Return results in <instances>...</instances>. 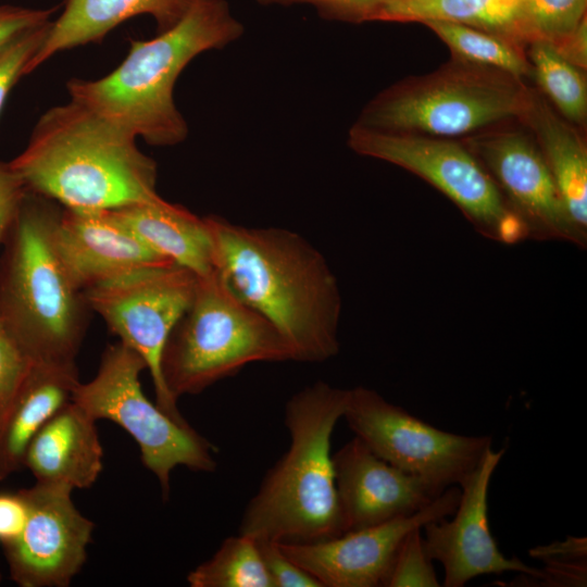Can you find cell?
I'll use <instances>...</instances> for the list:
<instances>
[{"instance_id": "obj_35", "label": "cell", "mask_w": 587, "mask_h": 587, "mask_svg": "<svg viewBox=\"0 0 587 587\" xmlns=\"http://www.w3.org/2000/svg\"><path fill=\"white\" fill-rule=\"evenodd\" d=\"M28 515L27 501L22 492H0V544L14 541L22 533Z\"/></svg>"}, {"instance_id": "obj_37", "label": "cell", "mask_w": 587, "mask_h": 587, "mask_svg": "<svg viewBox=\"0 0 587 587\" xmlns=\"http://www.w3.org/2000/svg\"><path fill=\"white\" fill-rule=\"evenodd\" d=\"M557 51L579 70L587 66V21L582 23L567 36L552 43Z\"/></svg>"}, {"instance_id": "obj_12", "label": "cell", "mask_w": 587, "mask_h": 587, "mask_svg": "<svg viewBox=\"0 0 587 587\" xmlns=\"http://www.w3.org/2000/svg\"><path fill=\"white\" fill-rule=\"evenodd\" d=\"M464 145L523 222L528 238L586 246L587 234L570 218L547 162L529 137L515 130L488 132L467 137Z\"/></svg>"}, {"instance_id": "obj_32", "label": "cell", "mask_w": 587, "mask_h": 587, "mask_svg": "<svg viewBox=\"0 0 587 587\" xmlns=\"http://www.w3.org/2000/svg\"><path fill=\"white\" fill-rule=\"evenodd\" d=\"M255 541L272 587H322L310 573L286 555L278 542L272 540Z\"/></svg>"}, {"instance_id": "obj_15", "label": "cell", "mask_w": 587, "mask_h": 587, "mask_svg": "<svg viewBox=\"0 0 587 587\" xmlns=\"http://www.w3.org/2000/svg\"><path fill=\"white\" fill-rule=\"evenodd\" d=\"M460 499V487H448L423 510L375 526L303 544H279L296 564L322 587L384 586L403 538L432 521L448 517Z\"/></svg>"}, {"instance_id": "obj_10", "label": "cell", "mask_w": 587, "mask_h": 587, "mask_svg": "<svg viewBox=\"0 0 587 587\" xmlns=\"http://www.w3.org/2000/svg\"><path fill=\"white\" fill-rule=\"evenodd\" d=\"M197 285L193 272L164 262L127 271L84 290L89 309L146 362L157 405L183 423L187 421L164 384L161 358L172 329L193 300Z\"/></svg>"}, {"instance_id": "obj_21", "label": "cell", "mask_w": 587, "mask_h": 587, "mask_svg": "<svg viewBox=\"0 0 587 587\" xmlns=\"http://www.w3.org/2000/svg\"><path fill=\"white\" fill-rule=\"evenodd\" d=\"M109 211L160 255L199 277L215 272L213 240L205 217L163 198Z\"/></svg>"}, {"instance_id": "obj_18", "label": "cell", "mask_w": 587, "mask_h": 587, "mask_svg": "<svg viewBox=\"0 0 587 587\" xmlns=\"http://www.w3.org/2000/svg\"><path fill=\"white\" fill-rule=\"evenodd\" d=\"M24 466L39 484L72 491L90 488L103 470L96 421L70 400L34 436Z\"/></svg>"}, {"instance_id": "obj_34", "label": "cell", "mask_w": 587, "mask_h": 587, "mask_svg": "<svg viewBox=\"0 0 587 587\" xmlns=\"http://www.w3.org/2000/svg\"><path fill=\"white\" fill-rule=\"evenodd\" d=\"M26 190L10 164L0 162V242L3 241Z\"/></svg>"}, {"instance_id": "obj_22", "label": "cell", "mask_w": 587, "mask_h": 587, "mask_svg": "<svg viewBox=\"0 0 587 587\" xmlns=\"http://www.w3.org/2000/svg\"><path fill=\"white\" fill-rule=\"evenodd\" d=\"M524 121L537 136L570 218L587 234V150L583 138L536 96Z\"/></svg>"}, {"instance_id": "obj_25", "label": "cell", "mask_w": 587, "mask_h": 587, "mask_svg": "<svg viewBox=\"0 0 587 587\" xmlns=\"http://www.w3.org/2000/svg\"><path fill=\"white\" fill-rule=\"evenodd\" d=\"M187 582L190 587H272L257 541L242 534L227 537Z\"/></svg>"}, {"instance_id": "obj_19", "label": "cell", "mask_w": 587, "mask_h": 587, "mask_svg": "<svg viewBox=\"0 0 587 587\" xmlns=\"http://www.w3.org/2000/svg\"><path fill=\"white\" fill-rule=\"evenodd\" d=\"M79 384L76 363H34L0 413V480L24 466L27 447Z\"/></svg>"}, {"instance_id": "obj_38", "label": "cell", "mask_w": 587, "mask_h": 587, "mask_svg": "<svg viewBox=\"0 0 587 587\" xmlns=\"http://www.w3.org/2000/svg\"><path fill=\"white\" fill-rule=\"evenodd\" d=\"M0 580H1V574H0Z\"/></svg>"}, {"instance_id": "obj_33", "label": "cell", "mask_w": 587, "mask_h": 587, "mask_svg": "<svg viewBox=\"0 0 587 587\" xmlns=\"http://www.w3.org/2000/svg\"><path fill=\"white\" fill-rule=\"evenodd\" d=\"M58 8L29 9L16 5H0V46L20 34L50 21Z\"/></svg>"}, {"instance_id": "obj_28", "label": "cell", "mask_w": 587, "mask_h": 587, "mask_svg": "<svg viewBox=\"0 0 587 587\" xmlns=\"http://www.w3.org/2000/svg\"><path fill=\"white\" fill-rule=\"evenodd\" d=\"M384 586H440L433 560L425 548L422 528L411 530L401 541L391 562Z\"/></svg>"}, {"instance_id": "obj_26", "label": "cell", "mask_w": 587, "mask_h": 587, "mask_svg": "<svg viewBox=\"0 0 587 587\" xmlns=\"http://www.w3.org/2000/svg\"><path fill=\"white\" fill-rule=\"evenodd\" d=\"M528 62L532 75L560 113L571 123L583 124L587 115V85L582 70L545 40L529 42Z\"/></svg>"}, {"instance_id": "obj_16", "label": "cell", "mask_w": 587, "mask_h": 587, "mask_svg": "<svg viewBox=\"0 0 587 587\" xmlns=\"http://www.w3.org/2000/svg\"><path fill=\"white\" fill-rule=\"evenodd\" d=\"M333 465L344 533L412 515L438 497L355 436L333 454Z\"/></svg>"}, {"instance_id": "obj_13", "label": "cell", "mask_w": 587, "mask_h": 587, "mask_svg": "<svg viewBox=\"0 0 587 587\" xmlns=\"http://www.w3.org/2000/svg\"><path fill=\"white\" fill-rule=\"evenodd\" d=\"M21 490L28 515L20 536L3 547L10 576L20 587H67L86 562L93 522L67 488L36 483Z\"/></svg>"}, {"instance_id": "obj_3", "label": "cell", "mask_w": 587, "mask_h": 587, "mask_svg": "<svg viewBox=\"0 0 587 587\" xmlns=\"http://www.w3.org/2000/svg\"><path fill=\"white\" fill-rule=\"evenodd\" d=\"M243 34L225 0H188L179 20L149 40H130L123 62L96 80L67 82L71 100L141 137L152 146H175L188 125L175 105V83L202 52L223 49Z\"/></svg>"}, {"instance_id": "obj_5", "label": "cell", "mask_w": 587, "mask_h": 587, "mask_svg": "<svg viewBox=\"0 0 587 587\" xmlns=\"http://www.w3.org/2000/svg\"><path fill=\"white\" fill-rule=\"evenodd\" d=\"M60 211L26 190L0 258V317L34 363H75L87 327L84 290L54 242Z\"/></svg>"}, {"instance_id": "obj_6", "label": "cell", "mask_w": 587, "mask_h": 587, "mask_svg": "<svg viewBox=\"0 0 587 587\" xmlns=\"http://www.w3.org/2000/svg\"><path fill=\"white\" fill-rule=\"evenodd\" d=\"M534 96L523 79L453 59L432 74L379 92L355 124L444 138L470 135L509 120H524Z\"/></svg>"}, {"instance_id": "obj_27", "label": "cell", "mask_w": 587, "mask_h": 587, "mask_svg": "<svg viewBox=\"0 0 587 587\" xmlns=\"http://www.w3.org/2000/svg\"><path fill=\"white\" fill-rule=\"evenodd\" d=\"M586 8L587 0H526L519 24L520 42H558L586 18Z\"/></svg>"}, {"instance_id": "obj_11", "label": "cell", "mask_w": 587, "mask_h": 587, "mask_svg": "<svg viewBox=\"0 0 587 587\" xmlns=\"http://www.w3.org/2000/svg\"><path fill=\"white\" fill-rule=\"evenodd\" d=\"M342 417L375 454L439 496L459 485L491 446L489 436L441 430L366 387L348 389Z\"/></svg>"}, {"instance_id": "obj_17", "label": "cell", "mask_w": 587, "mask_h": 587, "mask_svg": "<svg viewBox=\"0 0 587 587\" xmlns=\"http://www.w3.org/2000/svg\"><path fill=\"white\" fill-rule=\"evenodd\" d=\"M53 235L65 267L82 290L134 268L173 262L152 250L109 210L64 208Z\"/></svg>"}, {"instance_id": "obj_9", "label": "cell", "mask_w": 587, "mask_h": 587, "mask_svg": "<svg viewBox=\"0 0 587 587\" xmlns=\"http://www.w3.org/2000/svg\"><path fill=\"white\" fill-rule=\"evenodd\" d=\"M348 146L358 154L398 165L429 183L486 238L508 245L528 238L523 222L465 145L444 137L382 132L354 124Z\"/></svg>"}, {"instance_id": "obj_4", "label": "cell", "mask_w": 587, "mask_h": 587, "mask_svg": "<svg viewBox=\"0 0 587 587\" xmlns=\"http://www.w3.org/2000/svg\"><path fill=\"white\" fill-rule=\"evenodd\" d=\"M347 400L348 389L320 380L287 401L289 447L247 504L239 534L303 544L344 533L330 447Z\"/></svg>"}, {"instance_id": "obj_14", "label": "cell", "mask_w": 587, "mask_h": 587, "mask_svg": "<svg viewBox=\"0 0 587 587\" xmlns=\"http://www.w3.org/2000/svg\"><path fill=\"white\" fill-rule=\"evenodd\" d=\"M505 449L488 447L477 465L458 485L460 499L452 520L442 517L423 526L426 551L445 571L444 586L462 587L476 576L519 572L542 580L544 572L516 558H505L491 535L488 490Z\"/></svg>"}, {"instance_id": "obj_23", "label": "cell", "mask_w": 587, "mask_h": 587, "mask_svg": "<svg viewBox=\"0 0 587 587\" xmlns=\"http://www.w3.org/2000/svg\"><path fill=\"white\" fill-rule=\"evenodd\" d=\"M526 0H387L376 21L462 24L503 36L520 46L519 24Z\"/></svg>"}, {"instance_id": "obj_29", "label": "cell", "mask_w": 587, "mask_h": 587, "mask_svg": "<svg viewBox=\"0 0 587 587\" xmlns=\"http://www.w3.org/2000/svg\"><path fill=\"white\" fill-rule=\"evenodd\" d=\"M51 21L28 29L0 46V113L8 95L45 40Z\"/></svg>"}, {"instance_id": "obj_1", "label": "cell", "mask_w": 587, "mask_h": 587, "mask_svg": "<svg viewBox=\"0 0 587 587\" xmlns=\"http://www.w3.org/2000/svg\"><path fill=\"white\" fill-rule=\"evenodd\" d=\"M215 272L289 345L294 361L324 362L339 352L341 296L324 255L279 227H247L205 216Z\"/></svg>"}, {"instance_id": "obj_30", "label": "cell", "mask_w": 587, "mask_h": 587, "mask_svg": "<svg viewBox=\"0 0 587 587\" xmlns=\"http://www.w3.org/2000/svg\"><path fill=\"white\" fill-rule=\"evenodd\" d=\"M34 362L0 317V413L20 387Z\"/></svg>"}, {"instance_id": "obj_24", "label": "cell", "mask_w": 587, "mask_h": 587, "mask_svg": "<svg viewBox=\"0 0 587 587\" xmlns=\"http://www.w3.org/2000/svg\"><path fill=\"white\" fill-rule=\"evenodd\" d=\"M451 50L454 59L492 67L520 79L532 75V67L519 43L475 27L429 21L423 23Z\"/></svg>"}, {"instance_id": "obj_31", "label": "cell", "mask_w": 587, "mask_h": 587, "mask_svg": "<svg viewBox=\"0 0 587 587\" xmlns=\"http://www.w3.org/2000/svg\"><path fill=\"white\" fill-rule=\"evenodd\" d=\"M387 0H255L260 5L308 4L324 18L363 23L376 21L377 14Z\"/></svg>"}, {"instance_id": "obj_36", "label": "cell", "mask_w": 587, "mask_h": 587, "mask_svg": "<svg viewBox=\"0 0 587 587\" xmlns=\"http://www.w3.org/2000/svg\"><path fill=\"white\" fill-rule=\"evenodd\" d=\"M586 538L569 537L550 546L536 547L529 553L545 562H576L586 559Z\"/></svg>"}, {"instance_id": "obj_2", "label": "cell", "mask_w": 587, "mask_h": 587, "mask_svg": "<svg viewBox=\"0 0 587 587\" xmlns=\"http://www.w3.org/2000/svg\"><path fill=\"white\" fill-rule=\"evenodd\" d=\"M129 130L70 100L45 112L11 162L25 188L78 210H115L162 198L157 164Z\"/></svg>"}, {"instance_id": "obj_7", "label": "cell", "mask_w": 587, "mask_h": 587, "mask_svg": "<svg viewBox=\"0 0 587 587\" xmlns=\"http://www.w3.org/2000/svg\"><path fill=\"white\" fill-rule=\"evenodd\" d=\"M294 361L279 332L239 300L216 272L199 277L193 300L172 329L161 373L176 400L196 395L253 362Z\"/></svg>"}, {"instance_id": "obj_20", "label": "cell", "mask_w": 587, "mask_h": 587, "mask_svg": "<svg viewBox=\"0 0 587 587\" xmlns=\"http://www.w3.org/2000/svg\"><path fill=\"white\" fill-rule=\"evenodd\" d=\"M188 0H66L63 12L51 22L43 42L28 62L30 74L53 54L90 42H99L126 20L147 14L159 33L182 16Z\"/></svg>"}, {"instance_id": "obj_8", "label": "cell", "mask_w": 587, "mask_h": 587, "mask_svg": "<svg viewBox=\"0 0 587 587\" xmlns=\"http://www.w3.org/2000/svg\"><path fill=\"white\" fill-rule=\"evenodd\" d=\"M143 370V359L117 341L105 348L97 374L79 382L71 400L95 421H112L134 438L143 465L155 475L166 499L176 466L213 472L217 450L187 422L172 419L146 397L139 380Z\"/></svg>"}]
</instances>
